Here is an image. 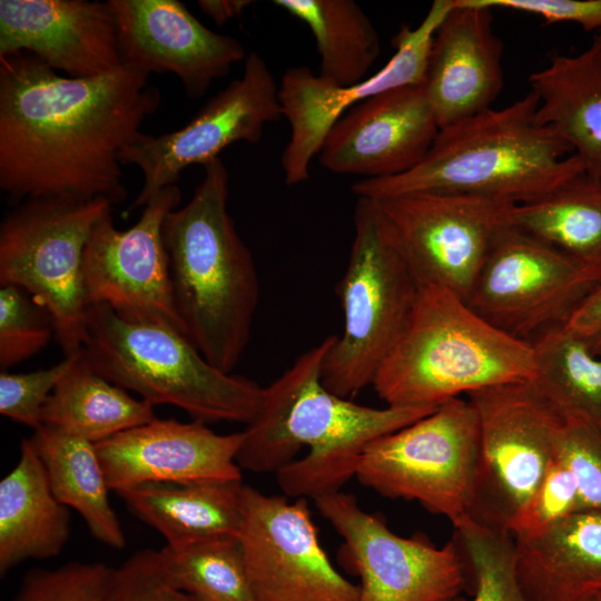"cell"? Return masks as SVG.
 I'll return each instance as SVG.
<instances>
[{"label":"cell","instance_id":"1","mask_svg":"<svg viewBox=\"0 0 601 601\" xmlns=\"http://www.w3.org/2000/svg\"><path fill=\"white\" fill-rule=\"evenodd\" d=\"M149 75L121 65L63 77L28 52L0 58V188L14 199L122 201L119 155L155 114Z\"/></svg>","mask_w":601,"mask_h":601},{"label":"cell","instance_id":"2","mask_svg":"<svg viewBox=\"0 0 601 601\" xmlns=\"http://www.w3.org/2000/svg\"><path fill=\"white\" fill-rule=\"evenodd\" d=\"M335 338L325 337L264 387L258 412L243 431L237 464L256 473L275 472L290 497L315 500L338 492L355 476L371 442L437 407L376 408L327 390L322 368Z\"/></svg>","mask_w":601,"mask_h":601},{"label":"cell","instance_id":"3","mask_svg":"<svg viewBox=\"0 0 601 601\" xmlns=\"http://www.w3.org/2000/svg\"><path fill=\"white\" fill-rule=\"evenodd\" d=\"M189 201L162 225L177 313L187 336L208 363L230 374L249 342L259 300L250 250L228 213L229 175L220 158Z\"/></svg>","mask_w":601,"mask_h":601},{"label":"cell","instance_id":"4","mask_svg":"<svg viewBox=\"0 0 601 601\" xmlns=\"http://www.w3.org/2000/svg\"><path fill=\"white\" fill-rule=\"evenodd\" d=\"M538 106L530 91L506 107L441 128L414 169L391 178L361 179L352 193L368 199L442 193L514 205L536 200L584 170L558 132L538 120Z\"/></svg>","mask_w":601,"mask_h":601},{"label":"cell","instance_id":"5","mask_svg":"<svg viewBox=\"0 0 601 601\" xmlns=\"http://www.w3.org/2000/svg\"><path fill=\"white\" fill-rule=\"evenodd\" d=\"M535 374L531 343L494 327L451 290L426 285L372 385L387 406H439Z\"/></svg>","mask_w":601,"mask_h":601},{"label":"cell","instance_id":"6","mask_svg":"<svg viewBox=\"0 0 601 601\" xmlns=\"http://www.w3.org/2000/svg\"><path fill=\"white\" fill-rule=\"evenodd\" d=\"M82 357L97 374L154 406L170 404L193 421L249 424L264 387L213 366L183 334L121 319L108 306L89 305Z\"/></svg>","mask_w":601,"mask_h":601},{"label":"cell","instance_id":"7","mask_svg":"<svg viewBox=\"0 0 601 601\" xmlns=\"http://www.w3.org/2000/svg\"><path fill=\"white\" fill-rule=\"evenodd\" d=\"M354 229L347 267L336 288L343 332L322 368L324 386L345 398L373 384L422 287L375 200L357 198Z\"/></svg>","mask_w":601,"mask_h":601},{"label":"cell","instance_id":"8","mask_svg":"<svg viewBox=\"0 0 601 601\" xmlns=\"http://www.w3.org/2000/svg\"><path fill=\"white\" fill-rule=\"evenodd\" d=\"M479 464L477 413L456 397L371 442L355 477L385 497L418 502L457 530L474 522Z\"/></svg>","mask_w":601,"mask_h":601},{"label":"cell","instance_id":"9","mask_svg":"<svg viewBox=\"0 0 601 601\" xmlns=\"http://www.w3.org/2000/svg\"><path fill=\"white\" fill-rule=\"evenodd\" d=\"M112 205L106 198H31L0 226L1 286L23 289L49 312L66 356L81 352L85 341L86 244Z\"/></svg>","mask_w":601,"mask_h":601},{"label":"cell","instance_id":"10","mask_svg":"<svg viewBox=\"0 0 601 601\" xmlns=\"http://www.w3.org/2000/svg\"><path fill=\"white\" fill-rule=\"evenodd\" d=\"M466 396L480 425L474 522L509 532L555 459L562 417L532 381Z\"/></svg>","mask_w":601,"mask_h":601},{"label":"cell","instance_id":"11","mask_svg":"<svg viewBox=\"0 0 601 601\" xmlns=\"http://www.w3.org/2000/svg\"><path fill=\"white\" fill-rule=\"evenodd\" d=\"M600 286L574 259L511 224L496 237L466 303L494 327L530 343L562 325Z\"/></svg>","mask_w":601,"mask_h":601},{"label":"cell","instance_id":"12","mask_svg":"<svg viewBox=\"0 0 601 601\" xmlns=\"http://www.w3.org/2000/svg\"><path fill=\"white\" fill-rule=\"evenodd\" d=\"M314 502L343 539L338 559L361 580L358 601H452L464 589L469 565L455 538L439 548L397 535L341 491Z\"/></svg>","mask_w":601,"mask_h":601},{"label":"cell","instance_id":"13","mask_svg":"<svg viewBox=\"0 0 601 601\" xmlns=\"http://www.w3.org/2000/svg\"><path fill=\"white\" fill-rule=\"evenodd\" d=\"M376 201L421 286L464 299L514 204L460 194L408 193Z\"/></svg>","mask_w":601,"mask_h":601},{"label":"cell","instance_id":"14","mask_svg":"<svg viewBox=\"0 0 601 601\" xmlns=\"http://www.w3.org/2000/svg\"><path fill=\"white\" fill-rule=\"evenodd\" d=\"M278 92L266 61L252 51L242 77L213 96L183 127L159 136L139 134L119 155L121 165L137 166L144 177L128 210L147 206L161 189L177 185L187 167L219 158L235 142H258L265 126L283 117Z\"/></svg>","mask_w":601,"mask_h":601},{"label":"cell","instance_id":"15","mask_svg":"<svg viewBox=\"0 0 601 601\" xmlns=\"http://www.w3.org/2000/svg\"><path fill=\"white\" fill-rule=\"evenodd\" d=\"M180 199V189L171 185L145 206L128 229L115 226L111 211L97 221L82 263L87 306L105 305L121 319L164 326L188 338L173 298L162 237L165 218Z\"/></svg>","mask_w":601,"mask_h":601},{"label":"cell","instance_id":"16","mask_svg":"<svg viewBox=\"0 0 601 601\" xmlns=\"http://www.w3.org/2000/svg\"><path fill=\"white\" fill-rule=\"evenodd\" d=\"M238 533L257 601H358L321 545L306 499L288 502L243 485Z\"/></svg>","mask_w":601,"mask_h":601},{"label":"cell","instance_id":"17","mask_svg":"<svg viewBox=\"0 0 601 601\" xmlns=\"http://www.w3.org/2000/svg\"><path fill=\"white\" fill-rule=\"evenodd\" d=\"M453 7V0H435L417 27L404 26L394 38L395 53L376 73L339 86L306 66L288 68L279 83L283 117L290 127L282 154L287 185L309 179L311 162L333 125L349 109L384 91L423 85L435 32Z\"/></svg>","mask_w":601,"mask_h":601},{"label":"cell","instance_id":"18","mask_svg":"<svg viewBox=\"0 0 601 601\" xmlns=\"http://www.w3.org/2000/svg\"><path fill=\"white\" fill-rule=\"evenodd\" d=\"M121 65L171 72L190 98L204 96L247 57L235 38L206 28L178 0H108Z\"/></svg>","mask_w":601,"mask_h":601},{"label":"cell","instance_id":"19","mask_svg":"<svg viewBox=\"0 0 601 601\" xmlns=\"http://www.w3.org/2000/svg\"><path fill=\"white\" fill-rule=\"evenodd\" d=\"M439 131L423 86L395 88L345 112L325 137L319 162L363 179L400 176L423 161Z\"/></svg>","mask_w":601,"mask_h":601},{"label":"cell","instance_id":"20","mask_svg":"<svg viewBox=\"0 0 601 601\" xmlns=\"http://www.w3.org/2000/svg\"><path fill=\"white\" fill-rule=\"evenodd\" d=\"M243 432L217 434L205 423L159 420L96 445L110 490L149 483L242 481L236 462Z\"/></svg>","mask_w":601,"mask_h":601},{"label":"cell","instance_id":"21","mask_svg":"<svg viewBox=\"0 0 601 601\" xmlns=\"http://www.w3.org/2000/svg\"><path fill=\"white\" fill-rule=\"evenodd\" d=\"M37 57L55 71L89 78L121 66L108 2L0 0V58Z\"/></svg>","mask_w":601,"mask_h":601},{"label":"cell","instance_id":"22","mask_svg":"<svg viewBox=\"0 0 601 601\" xmlns=\"http://www.w3.org/2000/svg\"><path fill=\"white\" fill-rule=\"evenodd\" d=\"M502 53L492 9L453 0L435 32L422 85L440 129L493 108L503 88Z\"/></svg>","mask_w":601,"mask_h":601},{"label":"cell","instance_id":"23","mask_svg":"<svg viewBox=\"0 0 601 601\" xmlns=\"http://www.w3.org/2000/svg\"><path fill=\"white\" fill-rule=\"evenodd\" d=\"M513 542L515 574L528 601L601 597V510H580Z\"/></svg>","mask_w":601,"mask_h":601},{"label":"cell","instance_id":"24","mask_svg":"<svg viewBox=\"0 0 601 601\" xmlns=\"http://www.w3.org/2000/svg\"><path fill=\"white\" fill-rule=\"evenodd\" d=\"M538 120L553 128L601 179V31L577 55H554L529 76Z\"/></svg>","mask_w":601,"mask_h":601},{"label":"cell","instance_id":"25","mask_svg":"<svg viewBox=\"0 0 601 601\" xmlns=\"http://www.w3.org/2000/svg\"><path fill=\"white\" fill-rule=\"evenodd\" d=\"M70 535L69 508L53 494L30 439L0 482V574L28 559L58 555Z\"/></svg>","mask_w":601,"mask_h":601},{"label":"cell","instance_id":"26","mask_svg":"<svg viewBox=\"0 0 601 601\" xmlns=\"http://www.w3.org/2000/svg\"><path fill=\"white\" fill-rule=\"evenodd\" d=\"M242 481L149 483L118 491L128 510L181 550L218 538H238Z\"/></svg>","mask_w":601,"mask_h":601},{"label":"cell","instance_id":"27","mask_svg":"<svg viewBox=\"0 0 601 601\" xmlns=\"http://www.w3.org/2000/svg\"><path fill=\"white\" fill-rule=\"evenodd\" d=\"M154 405L97 374L80 355L45 403L41 426L97 444L149 423Z\"/></svg>","mask_w":601,"mask_h":601},{"label":"cell","instance_id":"28","mask_svg":"<svg viewBox=\"0 0 601 601\" xmlns=\"http://www.w3.org/2000/svg\"><path fill=\"white\" fill-rule=\"evenodd\" d=\"M30 441L56 497L79 513L95 539L122 549L125 534L109 502L110 489L96 445L46 426L33 431Z\"/></svg>","mask_w":601,"mask_h":601},{"label":"cell","instance_id":"29","mask_svg":"<svg viewBox=\"0 0 601 601\" xmlns=\"http://www.w3.org/2000/svg\"><path fill=\"white\" fill-rule=\"evenodd\" d=\"M511 221L563 252L601 283V179L582 170L545 196L514 205Z\"/></svg>","mask_w":601,"mask_h":601},{"label":"cell","instance_id":"30","mask_svg":"<svg viewBox=\"0 0 601 601\" xmlns=\"http://www.w3.org/2000/svg\"><path fill=\"white\" fill-rule=\"evenodd\" d=\"M303 21L321 57L319 75L339 86L365 80L381 52L377 30L353 0H274Z\"/></svg>","mask_w":601,"mask_h":601},{"label":"cell","instance_id":"31","mask_svg":"<svg viewBox=\"0 0 601 601\" xmlns=\"http://www.w3.org/2000/svg\"><path fill=\"white\" fill-rule=\"evenodd\" d=\"M538 391L561 417H579L601 428V356L593 355L562 325L531 342Z\"/></svg>","mask_w":601,"mask_h":601},{"label":"cell","instance_id":"32","mask_svg":"<svg viewBox=\"0 0 601 601\" xmlns=\"http://www.w3.org/2000/svg\"><path fill=\"white\" fill-rule=\"evenodd\" d=\"M159 570L175 589L197 601H257L238 538L206 540L157 551Z\"/></svg>","mask_w":601,"mask_h":601},{"label":"cell","instance_id":"33","mask_svg":"<svg viewBox=\"0 0 601 601\" xmlns=\"http://www.w3.org/2000/svg\"><path fill=\"white\" fill-rule=\"evenodd\" d=\"M455 539L474 578L470 601H528L516 579L514 542L509 532L472 522L457 529Z\"/></svg>","mask_w":601,"mask_h":601},{"label":"cell","instance_id":"34","mask_svg":"<svg viewBox=\"0 0 601 601\" xmlns=\"http://www.w3.org/2000/svg\"><path fill=\"white\" fill-rule=\"evenodd\" d=\"M53 334L55 325L45 307L17 286H1V370H8L41 352Z\"/></svg>","mask_w":601,"mask_h":601},{"label":"cell","instance_id":"35","mask_svg":"<svg viewBox=\"0 0 601 601\" xmlns=\"http://www.w3.org/2000/svg\"><path fill=\"white\" fill-rule=\"evenodd\" d=\"M114 568L100 562H69L28 571L11 601H110Z\"/></svg>","mask_w":601,"mask_h":601},{"label":"cell","instance_id":"36","mask_svg":"<svg viewBox=\"0 0 601 601\" xmlns=\"http://www.w3.org/2000/svg\"><path fill=\"white\" fill-rule=\"evenodd\" d=\"M585 509L572 472L556 456L540 485L512 522L513 538L533 536L570 514Z\"/></svg>","mask_w":601,"mask_h":601},{"label":"cell","instance_id":"37","mask_svg":"<svg viewBox=\"0 0 601 601\" xmlns=\"http://www.w3.org/2000/svg\"><path fill=\"white\" fill-rule=\"evenodd\" d=\"M555 456L572 472L584 508L601 510V428L579 417H562Z\"/></svg>","mask_w":601,"mask_h":601},{"label":"cell","instance_id":"38","mask_svg":"<svg viewBox=\"0 0 601 601\" xmlns=\"http://www.w3.org/2000/svg\"><path fill=\"white\" fill-rule=\"evenodd\" d=\"M80 352L66 356L60 363L28 373H0L1 415L38 430L41 410L62 376L73 366Z\"/></svg>","mask_w":601,"mask_h":601},{"label":"cell","instance_id":"39","mask_svg":"<svg viewBox=\"0 0 601 601\" xmlns=\"http://www.w3.org/2000/svg\"><path fill=\"white\" fill-rule=\"evenodd\" d=\"M110 601H197L171 587L162 577L157 551H137L120 566L114 568Z\"/></svg>","mask_w":601,"mask_h":601},{"label":"cell","instance_id":"40","mask_svg":"<svg viewBox=\"0 0 601 601\" xmlns=\"http://www.w3.org/2000/svg\"><path fill=\"white\" fill-rule=\"evenodd\" d=\"M480 4L503 8L542 18L548 23L574 22L585 31H601V0H476Z\"/></svg>","mask_w":601,"mask_h":601},{"label":"cell","instance_id":"41","mask_svg":"<svg viewBox=\"0 0 601 601\" xmlns=\"http://www.w3.org/2000/svg\"><path fill=\"white\" fill-rule=\"evenodd\" d=\"M595 356H601V286L594 289L562 324Z\"/></svg>","mask_w":601,"mask_h":601},{"label":"cell","instance_id":"42","mask_svg":"<svg viewBox=\"0 0 601 601\" xmlns=\"http://www.w3.org/2000/svg\"><path fill=\"white\" fill-rule=\"evenodd\" d=\"M197 3L206 16L213 19L216 24L221 26L240 16L254 2L249 0H199Z\"/></svg>","mask_w":601,"mask_h":601},{"label":"cell","instance_id":"43","mask_svg":"<svg viewBox=\"0 0 601 601\" xmlns=\"http://www.w3.org/2000/svg\"><path fill=\"white\" fill-rule=\"evenodd\" d=\"M594 601H601V597H600V598H598V599H597V600H594Z\"/></svg>","mask_w":601,"mask_h":601}]
</instances>
